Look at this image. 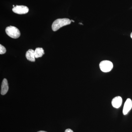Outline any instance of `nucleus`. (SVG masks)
Here are the masks:
<instances>
[{
    "mask_svg": "<svg viewBox=\"0 0 132 132\" xmlns=\"http://www.w3.org/2000/svg\"><path fill=\"white\" fill-rule=\"evenodd\" d=\"M44 54H45V52L42 48H37L35 50V55L36 59L42 57L43 55Z\"/></svg>",
    "mask_w": 132,
    "mask_h": 132,
    "instance_id": "1a4fd4ad",
    "label": "nucleus"
},
{
    "mask_svg": "<svg viewBox=\"0 0 132 132\" xmlns=\"http://www.w3.org/2000/svg\"><path fill=\"white\" fill-rule=\"evenodd\" d=\"M130 36H131V38L132 39V32L131 33V35H130Z\"/></svg>",
    "mask_w": 132,
    "mask_h": 132,
    "instance_id": "ddd939ff",
    "label": "nucleus"
},
{
    "mask_svg": "<svg viewBox=\"0 0 132 132\" xmlns=\"http://www.w3.org/2000/svg\"><path fill=\"white\" fill-rule=\"evenodd\" d=\"M5 31L7 35L13 39H17L20 36V32L19 29L14 26L7 27Z\"/></svg>",
    "mask_w": 132,
    "mask_h": 132,
    "instance_id": "f03ea898",
    "label": "nucleus"
},
{
    "mask_svg": "<svg viewBox=\"0 0 132 132\" xmlns=\"http://www.w3.org/2000/svg\"><path fill=\"white\" fill-rule=\"evenodd\" d=\"M8 90L9 86L7 80L6 79H4L3 80L2 85L1 94L2 95L6 94L8 91Z\"/></svg>",
    "mask_w": 132,
    "mask_h": 132,
    "instance_id": "0eeeda50",
    "label": "nucleus"
},
{
    "mask_svg": "<svg viewBox=\"0 0 132 132\" xmlns=\"http://www.w3.org/2000/svg\"><path fill=\"white\" fill-rule=\"evenodd\" d=\"M71 22H75L73 20H71Z\"/></svg>",
    "mask_w": 132,
    "mask_h": 132,
    "instance_id": "4468645a",
    "label": "nucleus"
},
{
    "mask_svg": "<svg viewBox=\"0 0 132 132\" xmlns=\"http://www.w3.org/2000/svg\"><path fill=\"white\" fill-rule=\"evenodd\" d=\"M6 50L5 47L2 45H0V54H4L6 53Z\"/></svg>",
    "mask_w": 132,
    "mask_h": 132,
    "instance_id": "9d476101",
    "label": "nucleus"
},
{
    "mask_svg": "<svg viewBox=\"0 0 132 132\" xmlns=\"http://www.w3.org/2000/svg\"><path fill=\"white\" fill-rule=\"evenodd\" d=\"M100 67L102 72H108L111 71L113 68V64L109 61H103L100 63Z\"/></svg>",
    "mask_w": 132,
    "mask_h": 132,
    "instance_id": "7ed1b4c3",
    "label": "nucleus"
},
{
    "mask_svg": "<svg viewBox=\"0 0 132 132\" xmlns=\"http://www.w3.org/2000/svg\"><path fill=\"white\" fill-rule=\"evenodd\" d=\"M132 108V101L130 98H128L125 102L123 107V112L124 115H126Z\"/></svg>",
    "mask_w": 132,
    "mask_h": 132,
    "instance_id": "39448f33",
    "label": "nucleus"
},
{
    "mask_svg": "<svg viewBox=\"0 0 132 132\" xmlns=\"http://www.w3.org/2000/svg\"><path fill=\"white\" fill-rule=\"evenodd\" d=\"M13 12L15 13L19 14H26L29 12V9L27 7L25 6H18L13 8L12 9Z\"/></svg>",
    "mask_w": 132,
    "mask_h": 132,
    "instance_id": "20e7f679",
    "label": "nucleus"
},
{
    "mask_svg": "<svg viewBox=\"0 0 132 132\" xmlns=\"http://www.w3.org/2000/svg\"><path fill=\"white\" fill-rule=\"evenodd\" d=\"M122 103V99L119 96L115 97L113 99L112 104L113 107L118 108L120 107Z\"/></svg>",
    "mask_w": 132,
    "mask_h": 132,
    "instance_id": "423d86ee",
    "label": "nucleus"
},
{
    "mask_svg": "<svg viewBox=\"0 0 132 132\" xmlns=\"http://www.w3.org/2000/svg\"><path fill=\"white\" fill-rule=\"evenodd\" d=\"M65 132H73V131L71 129H67L65 130Z\"/></svg>",
    "mask_w": 132,
    "mask_h": 132,
    "instance_id": "9b49d317",
    "label": "nucleus"
},
{
    "mask_svg": "<svg viewBox=\"0 0 132 132\" xmlns=\"http://www.w3.org/2000/svg\"><path fill=\"white\" fill-rule=\"evenodd\" d=\"M71 22V20L67 18L57 19L52 24V30L54 31H56L62 27L69 25Z\"/></svg>",
    "mask_w": 132,
    "mask_h": 132,
    "instance_id": "f257e3e1",
    "label": "nucleus"
},
{
    "mask_svg": "<svg viewBox=\"0 0 132 132\" xmlns=\"http://www.w3.org/2000/svg\"><path fill=\"white\" fill-rule=\"evenodd\" d=\"M38 132H47L45 131H38Z\"/></svg>",
    "mask_w": 132,
    "mask_h": 132,
    "instance_id": "f8f14e48",
    "label": "nucleus"
},
{
    "mask_svg": "<svg viewBox=\"0 0 132 132\" xmlns=\"http://www.w3.org/2000/svg\"><path fill=\"white\" fill-rule=\"evenodd\" d=\"M26 57L28 60L31 62H35V51L32 49L29 50L26 53Z\"/></svg>",
    "mask_w": 132,
    "mask_h": 132,
    "instance_id": "6e6552de",
    "label": "nucleus"
}]
</instances>
